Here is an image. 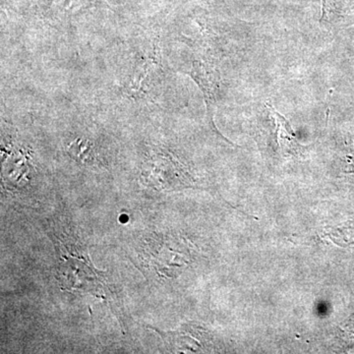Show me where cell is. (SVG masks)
Returning <instances> with one entry per match:
<instances>
[{
	"instance_id": "cell-1",
	"label": "cell",
	"mask_w": 354,
	"mask_h": 354,
	"mask_svg": "<svg viewBox=\"0 0 354 354\" xmlns=\"http://www.w3.org/2000/svg\"><path fill=\"white\" fill-rule=\"evenodd\" d=\"M179 164L169 153L158 151L146 158L142 167V181L153 189H165L178 183Z\"/></svg>"
},
{
	"instance_id": "cell-2",
	"label": "cell",
	"mask_w": 354,
	"mask_h": 354,
	"mask_svg": "<svg viewBox=\"0 0 354 354\" xmlns=\"http://www.w3.org/2000/svg\"><path fill=\"white\" fill-rule=\"evenodd\" d=\"M190 75L196 81L204 94L206 101L209 120H213L214 108L216 102V91L218 87V75L216 71L212 69L209 65L203 62H195L191 70Z\"/></svg>"
},
{
	"instance_id": "cell-3",
	"label": "cell",
	"mask_w": 354,
	"mask_h": 354,
	"mask_svg": "<svg viewBox=\"0 0 354 354\" xmlns=\"http://www.w3.org/2000/svg\"><path fill=\"white\" fill-rule=\"evenodd\" d=\"M353 17L354 0H322L321 22H339Z\"/></svg>"
}]
</instances>
